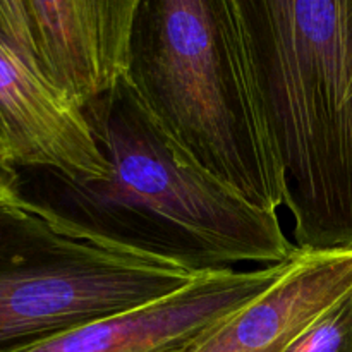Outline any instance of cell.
<instances>
[{"mask_svg":"<svg viewBox=\"0 0 352 352\" xmlns=\"http://www.w3.org/2000/svg\"><path fill=\"white\" fill-rule=\"evenodd\" d=\"M129 81L179 153L258 208L285 206L241 0H141Z\"/></svg>","mask_w":352,"mask_h":352,"instance_id":"2","label":"cell"},{"mask_svg":"<svg viewBox=\"0 0 352 352\" xmlns=\"http://www.w3.org/2000/svg\"><path fill=\"white\" fill-rule=\"evenodd\" d=\"M289 260L253 270L227 268L198 275L158 301L2 352H179L270 287Z\"/></svg>","mask_w":352,"mask_h":352,"instance_id":"7","label":"cell"},{"mask_svg":"<svg viewBox=\"0 0 352 352\" xmlns=\"http://www.w3.org/2000/svg\"><path fill=\"white\" fill-rule=\"evenodd\" d=\"M110 164L105 181L43 172L41 196H26L62 236L122 248L191 275L241 263L278 265L298 253L267 212L179 153L129 78L82 109Z\"/></svg>","mask_w":352,"mask_h":352,"instance_id":"1","label":"cell"},{"mask_svg":"<svg viewBox=\"0 0 352 352\" xmlns=\"http://www.w3.org/2000/svg\"><path fill=\"white\" fill-rule=\"evenodd\" d=\"M287 352H352V292L313 323Z\"/></svg>","mask_w":352,"mask_h":352,"instance_id":"9","label":"cell"},{"mask_svg":"<svg viewBox=\"0 0 352 352\" xmlns=\"http://www.w3.org/2000/svg\"><path fill=\"white\" fill-rule=\"evenodd\" d=\"M0 134L17 168L69 181H105L110 164L82 109L31 57L12 10L0 0Z\"/></svg>","mask_w":352,"mask_h":352,"instance_id":"5","label":"cell"},{"mask_svg":"<svg viewBox=\"0 0 352 352\" xmlns=\"http://www.w3.org/2000/svg\"><path fill=\"white\" fill-rule=\"evenodd\" d=\"M195 277L160 258L62 236L31 201L0 205V352L158 301Z\"/></svg>","mask_w":352,"mask_h":352,"instance_id":"4","label":"cell"},{"mask_svg":"<svg viewBox=\"0 0 352 352\" xmlns=\"http://www.w3.org/2000/svg\"><path fill=\"white\" fill-rule=\"evenodd\" d=\"M141 0H12L40 71L79 109L129 78Z\"/></svg>","mask_w":352,"mask_h":352,"instance_id":"6","label":"cell"},{"mask_svg":"<svg viewBox=\"0 0 352 352\" xmlns=\"http://www.w3.org/2000/svg\"><path fill=\"white\" fill-rule=\"evenodd\" d=\"M0 205L26 206L30 205L24 196L23 181L17 165L14 164L12 155L0 134Z\"/></svg>","mask_w":352,"mask_h":352,"instance_id":"10","label":"cell"},{"mask_svg":"<svg viewBox=\"0 0 352 352\" xmlns=\"http://www.w3.org/2000/svg\"><path fill=\"white\" fill-rule=\"evenodd\" d=\"M351 292L352 250H298L270 287L179 352H287Z\"/></svg>","mask_w":352,"mask_h":352,"instance_id":"8","label":"cell"},{"mask_svg":"<svg viewBox=\"0 0 352 352\" xmlns=\"http://www.w3.org/2000/svg\"><path fill=\"white\" fill-rule=\"evenodd\" d=\"M292 244L352 250V0H241Z\"/></svg>","mask_w":352,"mask_h":352,"instance_id":"3","label":"cell"}]
</instances>
